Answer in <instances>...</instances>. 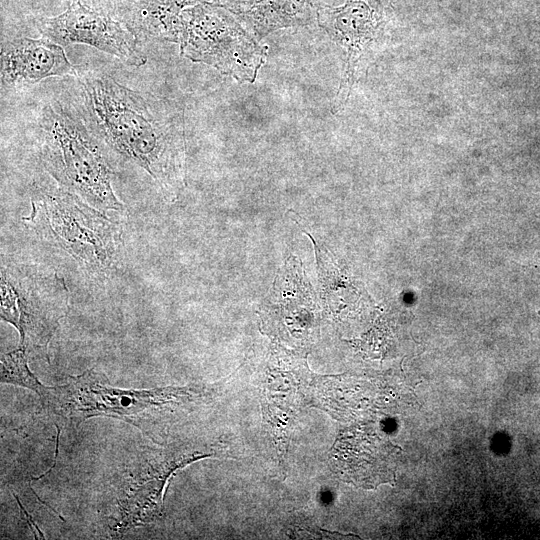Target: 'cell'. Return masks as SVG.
Returning <instances> with one entry per match:
<instances>
[{
  "label": "cell",
  "instance_id": "6da1fadb",
  "mask_svg": "<svg viewBox=\"0 0 540 540\" xmlns=\"http://www.w3.org/2000/svg\"><path fill=\"white\" fill-rule=\"evenodd\" d=\"M76 92L78 118L95 140L176 198L184 183L185 147L180 120L169 107L105 74L78 75Z\"/></svg>",
  "mask_w": 540,
  "mask_h": 540
},
{
  "label": "cell",
  "instance_id": "7a4b0ae2",
  "mask_svg": "<svg viewBox=\"0 0 540 540\" xmlns=\"http://www.w3.org/2000/svg\"><path fill=\"white\" fill-rule=\"evenodd\" d=\"M31 203L24 223L72 258L87 277L103 281L116 270L121 229L100 210L61 187L38 193Z\"/></svg>",
  "mask_w": 540,
  "mask_h": 540
},
{
  "label": "cell",
  "instance_id": "3957f363",
  "mask_svg": "<svg viewBox=\"0 0 540 540\" xmlns=\"http://www.w3.org/2000/svg\"><path fill=\"white\" fill-rule=\"evenodd\" d=\"M38 127L43 165L61 188L100 211L124 209L113 191L110 166L79 118L49 103L40 112Z\"/></svg>",
  "mask_w": 540,
  "mask_h": 540
},
{
  "label": "cell",
  "instance_id": "277c9868",
  "mask_svg": "<svg viewBox=\"0 0 540 540\" xmlns=\"http://www.w3.org/2000/svg\"><path fill=\"white\" fill-rule=\"evenodd\" d=\"M185 58L214 67L239 82L253 83L267 47L217 2L204 1L181 14L178 42Z\"/></svg>",
  "mask_w": 540,
  "mask_h": 540
},
{
  "label": "cell",
  "instance_id": "5b68a950",
  "mask_svg": "<svg viewBox=\"0 0 540 540\" xmlns=\"http://www.w3.org/2000/svg\"><path fill=\"white\" fill-rule=\"evenodd\" d=\"M1 318L19 332L20 347H47L68 309L69 291L51 269L37 264H2Z\"/></svg>",
  "mask_w": 540,
  "mask_h": 540
},
{
  "label": "cell",
  "instance_id": "8992f818",
  "mask_svg": "<svg viewBox=\"0 0 540 540\" xmlns=\"http://www.w3.org/2000/svg\"><path fill=\"white\" fill-rule=\"evenodd\" d=\"M179 390H121L103 385L101 377L88 370L69 377L65 385L49 387L43 405L61 416L77 420L99 415L114 416L138 425L140 417L168 403Z\"/></svg>",
  "mask_w": 540,
  "mask_h": 540
},
{
  "label": "cell",
  "instance_id": "52a82bcc",
  "mask_svg": "<svg viewBox=\"0 0 540 540\" xmlns=\"http://www.w3.org/2000/svg\"><path fill=\"white\" fill-rule=\"evenodd\" d=\"M36 26L43 37L60 45L86 44L134 67L147 62L138 38L123 22L81 0L61 14L40 18Z\"/></svg>",
  "mask_w": 540,
  "mask_h": 540
},
{
  "label": "cell",
  "instance_id": "ba28073f",
  "mask_svg": "<svg viewBox=\"0 0 540 540\" xmlns=\"http://www.w3.org/2000/svg\"><path fill=\"white\" fill-rule=\"evenodd\" d=\"M386 0H346L340 7L320 6L317 23L345 51V72L337 104L342 105L355 80L359 61L387 22Z\"/></svg>",
  "mask_w": 540,
  "mask_h": 540
},
{
  "label": "cell",
  "instance_id": "9c48e42d",
  "mask_svg": "<svg viewBox=\"0 0 540 540\" xmlns=\"http://www.w3.org/2000/svg\"><path fill=\"white\" fill-rule=\"evenodd\" d=\"M0 68L1 84L9 88L36 84L54 76H78L63 47L45 37L2 42Z\"/></svg>",
  "mask_w": 540,
  "mask_h": 540
},
{
  "label": "cell",
  "instance_id": "30bf717a",
  "mask_svg": "<svg viewBox=\"0 0 540 540\" xmlns=\"http://www.w3.org/2000/svg\"><path fill=\"white\" fill-rule=\"evenodd\" d=\"M230 11L259 41L282 28L300 27L317 20V0H223Z\"/></svg>",
  "mask_w": 540,
  "mask_h": 540
},
{
  "label": "cell",
  "instance_id": "8fae6325",
  "mask_svg": "<svg viewBox=\"0 0 540 540\" xmlns=\"http://www.w3.org/2000/svg\"><path fill=\"white\" fill-rule=\"evenodd\" d=\"M198 457L149 464L133 476L125 497L119 501L118 529L127 530L157 518L162 511L163 490L173 471Z\"/></svg>",
  "mask_w": 540,
  "mask_h": 540
},
{
  "label": "cell",
  "instance_id": "7c38bea8",
  "mask_svg": "<svg viewBox=\"0 0 540 540\" xmlns=\"http://www.w3.org/2000/svg\"><path fill=\"white\" fill-rule=\"evenodd\" d=\"M210 0H132L118 15L139 39L178 42L182 12Z\"/></svg>",
  "mask_w": 540,
  "mask_h": 540
},
{
  "label": "cell",
  "instance_id": "4fadbf2b",
  "mask_svg": "<svg viewBox=\"0 0 540 540\" xmlns=\"http://www.w3.org/2000/svg\"><path fill=\"white\" fill-rule=\"evenodd\" d=\"M1 383L14 384L33 390L43 400L48 388L44 386L28 367L26 349H18L1 356Z\"/></svg>",
  "mask_w": 540,
  "mask_h": 540
},
{
  "label": "cell",
  "instance_id": "5bb4252c",
  "mask_svg": "<svg viewBox=\"0 0 540 540\" xmlns=\"http://www.w3.org/2000/svg\"><path fill=\"white\" fill-rule=\"evenodd\" d=\"M132 0H84V3L93 8L104 11L117 19L118 15Z\"/></svg>",
  "mask_w": 540,
  "mask_h": 540
},
{
  "label": "cell",
  "instance_id": "9a60e30c",
  "mask_svg": "<svg viewBox=\"0 0 540 540\" xmlns=\"http://www.w3.org/2000/svg\"><path fill=\"white\" fill-rule=\"evenodd\" d=\"M213 2H220V1H223V0H211Z\"/></svg>",
  "mask_w": 540,
  "mask_h": 540
}]
</instances>
